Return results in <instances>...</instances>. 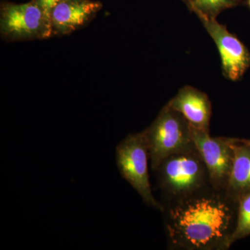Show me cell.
Instances as JSON below:
<instances>
[{"mask_svg": "<svg viewBox=\"0 0 250 250\" xmlns=\"http://www.w3.org/2000/svg\"><path fill=\"white\" fill-rule=\"evenodd\" d=\"M237 203L211 187L170 204L166 229L172 246L188 250H225L232 246Z\"/></svg>", "mask_w": 250, "mask_h": 250, "instance_id": "obj_1", "label": "cell"}, {"mask_svg": "<svg viewBox=\"0 0 250 250\" xmlns=\"http://www.w3.org/2000/svg\"><path fill=\"white\" fill-rule=\"evenodd\" d=\"M154 172L158 187L170 204L211 187L207 166L195 144L167 156Z\"/></svg>", "mask_w": 250, "mask_h": 250, "instance_id": "obj_2", "label": "cell"}, {"mask_svg": "<svg viewBox=\"0 0 250 250\" xmlns=\"http://www.w3.org/2000/svg\"><path fill=\"white\" fill-rule=\"evenodd\" d=\"M143 131L153 171L167 156L194 144L188 122L167 104L152 124Z\"/></svg>", "mask_w": 250, "mask_h": 250, "instance_id": "obj_3", "label": "cell"}, {"mask_svg": "<svg viewBox=\"0 0 250 250\" xmlns=\"http://www.w3.org/2000/svg\"><path fill=\"white\" fill-rule=\"evenodd\" d=\"M149 159V149L143 131L129 134L117 146V166L122 177L134 188L146 205L164 211V206L152 194L148 170Z\"/></svg>", "mask_w": 250, "mask_h": 250, "instance_id": "obj_4", "label": "cell"}, {"mask_svg": "<svg viewBox=\"0 0 250 250\" xmlns=\"http://www.w3.org/2000/svg\"><path fill=\"white\" fill-rule=\"evenodd\" d=\"M0 32L9 41L46 39L53 36L50 19L33 0L24 4L1 2Z\"/></svg>", "mask_w": 250, "mask_h": 250, "instance_id": "obj_5", "label": "cell"}, {"mask_svg": "<svg viewBox=\"0 0 250 250\" xmlns=\"http://www.w3.org/2000/svg\"><path fill=\"white\" fill-rule=\"evenodd\" d=\"M195 147L205 161L211 187L226 192L233 160L232 138L212 137L210 132L190 126Z\"/></svg>", "mask_w": 250, "mask_h": 250, "instance_id": "obj_6", "label": "cell"}, {"mask_svg": "<svg viewBox=\"0 0 250 250\" xmlns=\"http://www.w3.org/2000/svg\"><path fill=\"white\" fill-rule=\"evenodd\" d=\"M200 18L218 48L224 76L232 82L241 80L250 67L249 50L215 18Z\"/></svg>", "mask_w": 250, "mask_h": 250, "instance_id": "obj_7", "label": "cell"}, {"mask_svg": "<svg viewBox=\"0 0 250 250\" xmlns=\"http://www.w3.org/2000/svg\"><path fill=\"white\" fill-rule=\"evenodd\" d=\"M102 8L96 0H62L50 13L53 36L67 35L83 27Z\"/></svg>", "mask_w": 250, "mask_h": 250, "instance_id": "obj_8", "label": "cell"}, {"mask_svg": "<svg viewBox=\"0 0 250 250\" xmlns=\"http://www.w3.org/2000/svg\"><path fill=\"white\" fill-rule=\"evenodd\" d=\"M167 104L181 113L192 127L210 132L212 106L209 98L204 92L186 85Z\"/></svg>", "mask_w": 250, "mask_h": 250, "instance_id": "obj_9", "label": "cell"}, {"mask_svg": "<svg viewBox=\"0 0 250 250\" xmlns=\"http://www.w3.org/2000/svg\"><path fill=\"white\" fill-rule=\"evenodd\" d=\"M233 160L226 194L232 201L250 190V142L232 138Z\"/></svg>", "mask_w": 250, "mask_h": 250, "instance_id": "obj_10", "label": "cell"}, {"mask_svg": "<svg viewBox=\"0 0 250 250\" xmlns=\"http://www.w3.org/2000/svg\"><path fill=\"white\" fill-rule=\"evenodd\" d=\"M250 236V190L241 195L237 201L236 228L232 243Z\"/></svg>", "mask_w": 250, "mask_h": 250, "instance_id": "obj_11", "label": "cell"}, {"mask_svg": "<svg viewBox=\"0 0 250 250\" xmlns=\"http://www.w3.org/2000/svg\"><path fill=\"white\" fill-rule=\"evenodd\" d=\"M239 0H190L199 18H215L224 10L232 7Z\"/></svg>", "mask_w": 250, "mask_h": 250, "instance_id": "obj_12", "label": "cell"}, {"mask_svg": "<svg viewBox=\"0 0 250 250\" xmlns=\"http://www.w3.org/2000/svg\"><path fill=\"white\" fill-rule=\"evenodd\" d=\"M33 1L40 6L46 16L50 19L49 17H50L51 11L62 0H33Z\"/></svg>", "mask_w": 250, "mask_h": 250, "instance_id": "obj_13", "label": "cell"}, {"mask_svg": "<svg viewBox=\"0 0 250 250\" xmlns=\"http://www.w3.org/2000/svg\"><path fill=\"white\" fill-rule=\"evenodd\" d=\"M249 5H250V0H249Z\"/></svg>", "mask_w": 250, "mask_h": 250, "instance_id": "obj_14", "label": "cell"}, {"mask_svg": "<svg viewBox=\"0 0 250 250\" xmlns=\"http://www.w3.org/2000/svg\"><path fill=\"white\" fill-rule=\"evenodd\" d=\"M248 141H250V139H248Z\"/></svg>", "mask_w": 250, "mask_h": 250, "instance_id": "obj_15", "label": "cell"}]
</instances>
